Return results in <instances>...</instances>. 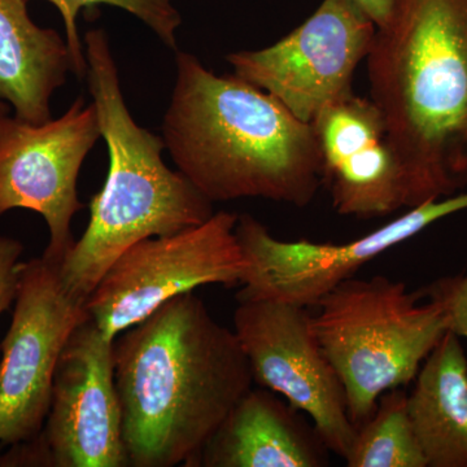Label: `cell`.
Returning a JSON list of instances; mask_svg holds the SVG:
<instances>
[{
  "mask_svg": "<svg viewBox=\"0 0 467 467\" xmlns=\"http://www.w3.org/2000/svg\"><path fill=\"white\" fill-rule=\"evenodd\" d=\"M344 461L349 467H427L409 417L404 387L380 396L374 413L358 427Z\"/></svg>",
  "mask_w": 467,
  "mask_h": 467,
  "instance_id": "e0dca14e",
  "label": "cell"
},
{
  "mask_svg": "<svg viewBox=\"0 0 467 467\" xmlns=\"http://www.w3.org/2000/svg\"><path fill=\"white\" fill-rule=\"evenodd\" d=\"M100 137L97 106L82 97L43 124L0 117V216L16 208L41 214L50 235L45 259L61 264L76 243L73 218L85 208L77 181Z\"/></svg>",
  "mask_w": 467,
  "mask_h": 467,
  "instance_id": "30bf717a",
  "label": "cell"
},
{
  "mask_svg": "<svg viewBox=\"0 0 467 467\" xmlns=\"http://www.w3.org/2000/svg\"><path fill=\"white\" fill-rule=\"evenodd\" d=\"M8 104L5 101L0 100V117L8 115Z\"/></svg>",
  "mask_w": 467,
  "mask_h": 467,
  "instance_id": "7402d4cb",
  "label": "cell"
},
{
  "mask_svg": "<svg viewBox=\"0 0 467 467\" xmlns=\"http://www.w3.org/2000/svg\"><path fill=\"white\" fill-rule=\"evenodd\" d=\"M420 299L402 282L353 276L316 306L313 330L342 380L356 429L371 417L384 392L416 379L448 333L441 306Z\"/></svg>",
  "mask_w": 467,
  "mask_h": 467,
  "instance_id": "5b68a950",
  "label": "cell"
},
{
  "mask_svg": "<svg viewBox=\"0 0 467 467\" xmlns=\"http://www.w3.org/2000/svg\"><path fill=\"white\" fill-rule=\"evenodd\" d=\"M310 124L321 150L322 182L337 213L377 218L408 209L404 171L373 100L350 92Z\"/></svg>",
  "mask_w": 467,
  "mask_h": 467,
  "instance_id": "4fadbf2b",
  "label": "cell"
},
{
  "mask_svg": "<svg viewBox=\"0 0 467 467\" xmlns=\"http://www.w3.org/2000/svg\"><path fill=\"white\" fill-rule=\"evenodd\" d=\"M467 209V192L408 209L374 232L352 242H287L275 238L260 221L243 214L236 238L247 267L238 299H267L316 308L337 285L384 252L409 241L442 218Z\"/></svg>",
  "mask_w": 467,
  "mask_h": 467,
  "instance_id": "ba28073f",
  "label": "cell"
},
{
  "mask_svg": "<svg viewBox=\"0 0 467 467\" xmlns=\"http://www.w3.org/2000/svg\"><path fill=\"white\" fill-rule=\"evenodd\" d=\"M426 294L441 306L448 331L467 339V273L439 279L427 288Z\"/></svg>",
  "mask_w": 467,
  "mask_h": 467,
  "instance_id": "d6986e66",
  "label": "cell"
},
{
  "mask_svg": "<svg viewBox=\"0 0 467 467\" xmlns=\"http://www.w3.org/2000/svg\"><path fill=\"white\" fill-rule=\"evenodd\" d=\"M115 379L133 467H196L202 448L254 383L235 333L193 291L115 340Z\"/></svg>",
  "mask_w": 467,
  "mask_h": 467,
  "instance_id": "6da1fadb",
  "label": "cell"
},
{
  "mask_svg": "<svg viewBox=\"0 0 467 467\" xmlns=\"http://www.w3.org/2000/svg\"><path fill=\"white\" fill-rule=\"evenodd\" d=\"M88 90L109 147L106 182L90 202V221L60 264L70 294L88 300L109 266L135 243L201 225L213 202L162 161L164 140L134 121L103 29L85 36Z\"/></svg>",
  "mask_w": 467,
  "mask_h": 467,
  "instance_id": "277c9868",
  "label": "cell"
},
{
  "mask_svg": "<svg viewBox=\"0 0 467 467\" xmlns=\"http://www.w3.org/2000/svg\"><path fill=\"white\" fill-rule=\"evenodd\" d=\"M238 217L218 212L201 225L135 243L86 300L88 317L116 340L180 295L208 285H241L247 261L236 238Z\"/></svg>",
  "mask_w": 467,
  "mask_h": 467,
  "instance_id": "8992f818",
  "label": "cell"
},
{
  "mask_svg": "<svg viewBox=\"0 0 467 467\" xmlns=\"http://www.w3.org/2000/svg\"><path fill=\"white\" fill-rule=\"evenodd\" d=\"M47 466H129L115 379V340L90 317L73 331L52 384L50 409L36 436Z\"/></svg>",
  "mask_w": 467,
  "mask_h": 467,
  "instance_id": "7c38bea8",
  "label": "cell"
},
{
  "mask_svg": "<svg viewBox=\"0 0 467 467\" xmlns=\"http://www.w3.org/2000/svg\"><path fill=\"white\" fill-rule=\"evenodd\" d=\"M234 333L254 382L306 414L326 447L346 459L355 441L342 380L319 344L308 308L267 299H238Z\"/></svg>",
  "mask_w": 467,
  "mask_h": 467,
  "instance_id": "9c48e42d",
  "label": "cell"
},
{
  "mask_svg": "<svg viewBox=\"0 0 467 467\" xmlns=\"http://www.w3.org/2000/svg\"><path fill=\"white\" fill-rule=\"evenodd\" d=\"M14 315L0 344V445L41 434L61 353L88 318L86 301L70 294L60 264L36 257L23 264Z\"/></svg>",
  "mask_w": 467,
  "mask_h": 467,
  "instance_id": "52a82bcc",
  "label": "cell"
},
{
  "mask_svg": "<svg viewBox=\"0 0 467 467\" xmlns=\"http://www.w3.org/2000/svg\"><path fill=\"white\" fill-rule=\"evenodd\" d=\"M162 140L178 171L209 202L261 198L303 208L322 183L312 124L233 76L178 52Z\"/></svg>",
  "mask_w": 467,
  "mask_h": 467,
  "instance_id": "7a4b0ae2",
  "label": "cell"
},
{
  "mask_svg": "<svg viewBox=\"0 0 467 467\" xmlns=\"http://www.w3.org/2000/svg\"><path fill=\"white\" fill-rule=\"evenodd\" d=\"M23 243L9 236L0 235V316L9 309L16 299L18 281L23 269Z\"/></svg>",
  "mask_w": 467,
  "mask_h": 467,
  "instance_id": "ffe728a7",
  "label": "cell"
},
{
  "mask_svg": "<svg viewBox=\"0 0 467 467\" xmlns=\"http://www.w3.org/2000/svg\"><path fill=\"white\" fill-rule=\"evenodd\" d=\"M330 450L301 411L251 389L202 448L196 467H324Z\"/></svg>",
  "mask_w": 467,
  "mask_h": 467,
  "instance_id": "5bb4252c",
  "label": "cell"
},
{
  "mask_svg": "<svg viewBox=\"0 0 467 467\" xmlns=\"http://www.w3.org/2000/svg\"><path fill=\"white\" fill-rule=\"evenodd\" d=\"M47 2L52 3L63 16L67 45L69 48L70 60H72V72L79 78L88 75L85 46L79 39L76 23L77 16L82 8L109 5L125 9L149 26L165 43V46L171 48H175L177 46L175 32L180 26L181 17L177 9L171 5V0H47Z\"/></svg>",
  "mask_w": 467,
  "mask_h": 467,
  "instance_id": "ac0fdd59",
  "label": "cell"
},
{
  "mask_svg": "<svg viewBox=\"0 0 467 467\" xmlns=\"http://www.w3.org/2000/svg\"><path fill=\"white\" fill-rule=\"evenodd\" d=\"M408 209L467 186V0H395L368 54Z\"/></svg>",
  "mask_w": 467,
  "mask_h": 467,
  "instance_id": "3957f363",
  "label": "cell"
},
{
  "mask_svg": "<svg viewBox=\"0 0 467 467\" xmlns=\"http://www.w3.org/2000/svg\"><path fill=\"white\" fill-rule=\"evenodd\" d=\"M408 395L427 467H467V358L451 331L430 353Z\"/></svg>",
  "mask_w": 467,
  "mask_h": 467,
  "instance_id": "2e32d148",
  "label": "cell"
},
{
  "mask_svg": "<svg viewBox=\"0 0 467 467\" xmlns=\"http://www.w3.org/2000/svg\"><path fill=\"white\" fill-rule=\"evenodd\" d=\"M368 17L373 20L377 27L383 26L391 16L395 0H353Z\"/></svg>",
  "mask_w": 467,
  "mask_h": 467,
  "instance_id": "44dd1931",
  "label": "cell"
},
{
  "mask_svg": "<svg viewBox=\"0 0 467 467\" xmlns=\"http://www.w3.org/2000/svg\"><path fill=\"white\" fill-rule=\"evenodd\" d=\"M67 72L72 60L60 34L34 23L27 0H0V100L24 121L47 122Z\"/></svg>",
  "mask_w": 467,
  "mask_h": 467,
  "instance_id": "9a60e30c",
  "label": "cell"
},
{
  "mask_svg": "<svg viewBox=\"0 0 467 467\" xmlns=\"http://www.w3.org/2000/svg\"><path fill=\"white\" fill-rule=\"evenodd\" d=\"M377 26L353 0H324L299 27L270 47L227 55L234 75L275 97L304 122L352 92Z\"/></svg>",
  "mask_w": 467,
  "mask_h": 467,
  "instance_id": "8fae6325",
  "label": "cell"
}]
</instances>
